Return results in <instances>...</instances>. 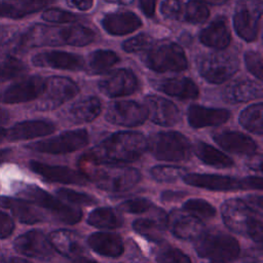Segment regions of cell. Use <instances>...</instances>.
<instances>
[{"label":"cell","instance_id":"obj_1","mask_svg":"<svg viewBox=\"0 0 263 263\" xmlns=\"http://www.w3.org/2000/svg\"><path fill=\"white\" fill-rule=\"evenodd\" d=\"M147 150V140L138 132H118L93 146L80 159L95 163L132 162Z\"/></svg>","mask_w":263,"mask_h":263},{"label":"cell","instance_id":"obj_2","mask_svg":"<svg viewBox=\"0 0 263 263\" xmlns=\"http://www.w3.org/2000/svg\"><path fill=\"white\" fill-rule=\"evenodd\" d=\"M95 38V33L79 25L57 27L47 25H34L25 32L18 42L17 48L26 49L39 46H84Z\"/></svg>","mask_w":263,"mask_h":263},{"label":"cell","instance_id":"obj_3","mask_svg":"<svg viewBox=\"0 0 263 263\" xmlns=\"http://www.w3.org/2000/svg\"><path fill=\"white\" fill-rule=\"evenodd\" d=\"M80 172L96 186L104 191L117 193L124 192L141 179V174L134 167L114 163H95L83 159L79 160Z\"/></svg>","mask_w":263,"mask_h":263},{"label":"cell","instance_id":"obj_4","mask_svg":"<svg viewBox=\"0 0 263 263\" xmlns=\"http://www.w3.org/2000/svg\"><path fill=\"white\" fill-rule=\"evenodd\" d=\"M225 225L233 232L249 236L261 243L263 240V223L261 216L254 212L243 200L230 198L221 205Z\"/></svg>","mask_w":263,"mask_h":263},{"label":"cell","instance_id":"obj_5","mask_svg":"<svg viewBox=\"0 0 263 263\" xmlns=\"http://www.w3.org/2000/svg\"><path fill=\"white\" fill-rule=\"evenodd\" d=\"M194 248L198 256L222 262L235 260L240 252L237 240L219 230H203L195 239Z\"/></svg>","mask_w":263,"mask_h":263},{"label":"cell","instance_id":"obj_6","mask_svg":"<svg viewBox=\"0 0 263 263\" xmlns=\"http://www.w3.org/2000/svg\"><path fill=\"white\" fill-rule=\"evenodd\" d=\"M147 149L157 159L164 161H186L190 158V141L178 132H159L147 140Z\"/></svg>","mask_w":263,"mask_h":263},{"label":"cell","instance_id":"obj_7","mask_svg":"<svg viewBox=\"0 0 263 263\" xmlns=\"http://www.w3.org/2000/svg\"><path fill=\"white\" fill-rule=\"evenodd\" d=\"M183 180L186 184L212 191L233 190H261L263 181L261 177H247L242 179L211 175V174H185Z\"/></svg>","mask_w":263,"mask_h":263},{"label":"cell","instance_id":"obj_8","mask_svg":"<svg viewBox=\"0 0 263 263\" xmlns=\"http://www.w3.org/2000/svg\"><path fill=\"white\" fill-rule=\"evenodd\" d=\"M20 195L34 204L46 209L64 223L75 224L81 220L82 213L78 208L63 202L62 199L55 198L35 185L23 186L20 190Z\"/></svg>","mask_w":263,"mask_h":263},{"label":"cell","instance_id":"obj_9","mask_svg":"<svg viewBox=\"0 0 263 263\" xmlns=\"http://www.w3.org/2000/svg\"><path fill=\"white\" fill-rule=\"evenodd\" d=\"M146 66L156 72H179L187 69L188 62L182 47L176 43H163L150 47L145 54Z\"/></svg>","mask_w":263,"mask_h":263},{"label":"cell","instance_id":"obj_10","mask_svg":"<svg viewBox=\"0 0 263 263\" xmlns=\"http://www.w3.org/2000/svg\"><path fill=\"white\" fill-rule=\"evenodd\" d=\"M79 91L77 84L68 77L51 76L44 80L43 91L36 108L40 111L53 110L73 99Z\"/></svg>","mask_w":263,"mask_h":263},{"label":"cell","instance_id":"obj_11","mask_svg":"<svg viewBox=\"0 0 263 263\" xmlns=\"http://www.w3.org/2000/svg\"><path fill=\"white\" fill-rule=\"evenodd\" d=\"M261 16V0H238L233 15V25L236 34L248 42L256 40L259 33Z\"/></svg>","mask_w":263,"mask_h":263},{"label":"cell","instance_id":"obj_12","mask_svg":"<svg viewBox=\"0 0 263 263\" xmlns=\"http://www.w3.org/2000/svg\"><path fill=\"white\" fill-rule=\"evenodd\" d=\"M238 69L237 59L227 52L205 54L198 64V71L210 83H222L230 79Z\"/></svg>","mask_w":263,"mask_h":263},{"label":"cell","instance_id":"obj_13","mask_svg":"<svg viewBox=\"0 0 263 263\" xmlns=\"http://www.w3.org/2000/svg\"><path fill=\"white\" fill-rule=\"evenodd\" d=\"M88 143V134L84 129L65 132L57 137L36 142L29 149L47 154H66L77 151Z\"/></svg>","mask_w":263,"mask_h":263},{"label":"cell","instance_id":"obj_14","mask_svg":"<svg viewBox=\"0 0 263 263\" xmlns=\"http://www.w3.org/2000/svg\"><path fill=\"white\" fill-rule=\"evenodd\" d=\"M98 85L101 92L107 97H124L137 90L138 79L130 70L117 69L106 73Z\"/></svg>","mask_w":263,"mask_h":263},{"label":"cell","instance_id":"obj_15","mask_svg":"<svg viewBox=\"0 0 263 263\" xmlns=\"http://www.w3.org/2000/svg\"><path fill=\"white\" fill-rule=\"evenodd\" d=\"M109 122L121 126H137L147 119L144 106L134 101H117L109 105L106 113Z\"/></svg>","mask_w":263,"mask_h":263},{"label":"cell","instance_id":"obj_16","mask_svg":"<svg viewBox=\"0 0 263 263\" xmlns=\"http://www.w3.org/2000/svg\"><path fill=\"white\" fill-rule=\"evenodd\" d=\"M43 87L44 79L41 76H30L2 89L0 91V102L5 104H17L33 101L40 97Z\"/></svg>","mask_w":263,"mask_h":263},{"label":"cell","instance_id":"obj_17","mask_svg":"<svg viewBox=\"0 0 263 263\" xmlns=\"http://www.w3.org/2000/svg\"><path fill=\"white\" fill-rule=\"evenodd\" d=\"M15 251L24 256L46 260L53 256L49 239L39 230H31L20 235L13 243Z\"/></svg>","mask_w":263,"mask_h":263},{"label":"cell","instance_id":"obj_18","mask_svg":"<svg viewBox=\"0 0 263 263\" xmlns=\"http://www.w3.org/2000/svg\"><path fill=\"white\" fill-rule=\"evenodd\" d=\"M145 109L147 117L159 125L172 126L180 121L181 114L177 106L171 101L158 97L147 96L145 98Z\"/></svg>","mask_w":263,"mask_h":263},{"label":"cell","instance_id":"obj_19","mask_svg":"<svg viewBox=\"0 0 263 263\" xmlns=\"http://www.w3.org/2000/svg\"><path fill=\"white\" fill-rule=\"evenodd\" d=\"M30 168L41 176L43 179L49 182L62 183V184H76L85 185L87 183L86 177L78 171L72 170L67 166L51 165L36 160H32L29 163Z\"/></svg>","mask_w":263,"mask_h":263},{"label":"cell","instance_id":"obj_20","mask_svg":"<svg viewBox=\"0 0 263 263\" xmlns=\"http://www.w3.org/2000/svg\"><path fill=\"white\" fill-rule=\"evenodd\" d=\"M166 226L181 239H196L204 230L200 219L180 210H174L167 216Z\"/></svg>","mask_w":263,"mask_h":263},{"label":"cell","instance_id":"obj_21","mask_svg":"<svg viewBox=\"0 0 263 263\" xmlns=\"http://www.w3.org/2000/svg\"><path fill=\"white\" fill-rule=\"evenodd\" d=\"M32 63L36 67L70 71H79L83 69L85 65L82 57L78 54L54 50L35 54L32 59Z\"/></svg>","mask_w":263,"mask_h":263},{"label":"cell","instance_id":"obj_22","mask_svg":"<svg viewBox=\"0 0 263 263\" xmlns=\"http://www.w3.org/2000/svg\"><path fill=\"white\" fill-rule=\"evenodd\" d=\"M150 216L136 220L133 223V228L146 239L157 242L163 238L167 216L161 209H150Z\"/></svg>","mask_w":263,"mask_h":263},{"label":"cell","instance_id":"obj_23","mask_svg":"<svg viewBox=\"0 0 263 263\" xmlns=\"http://www.w3.org/2000/svg\"><path fill=\"white\" fill-rule=\"evenodd\" d=\"M213 140L224 150L236 154L253 155L258 148L252 138L234 130L217 132L213 135Z\"/></svg>","mask_w":263,"mask_h":263},{"label":"cell","instance_id":"obj_24","mask_svg":"<svg viewBox=\"0 0 263 263\" xmlns=\"http://www.w3.org/2000/svg\"><path fill=\"white\" fill-rule=\"evenodd\" d=\"M230 115V112L226 109L209 108L198 105L190 106L187 111L188 123L194 128L221 125L229 119Z\"/></svg>","mask_w":263,"mask_h":263},{"label":"cell","instance_id":"obj_25","mask_svg":"<svg viewBox=\"0 0 263 263\" xmlns=\"http://www.w3.org/2000/svg\"><path fill=\"white\" fill-rule=\"evenodd\" d=\"M55 126L47 120H26L14 124L6 130V138L9 141H24L42 137L53 133Z\"/></svg>","mask_w":263,"mask_h":263},{"label":"cell","instance_id":"obj_26","mask_svg":"<svg viewBox=\"0 0 263 263\" xmlns=\"http://www.w3.org/2000/svg\"><path fill=\"white\" fill-rule=\"evenodd\" d=\"M102 26L111 35H125L141 27V20L130 11H118L106 14L102 18Z\"/></svg>","mask_w":263,"mask_h":263},{"label":"cell","instance_id":"obj_27","mask_svg":"<svg viewBox=\"0 0 263 263\" xmlns=\"http://www.w3.org/2000/svg\"><path fill=\"white\" fill-rule=\"evenodd\" d=\"M0 206L8 209L18 221L26 224H35L44 221V215L42 212L29 200L1 196Z\"/></svg>","mask_w":263,"mask_h":263},{"label":"cell","instance_id":"obj_28","mask_svg":"<svg viewBox=\"0 0 263 263\" xmlns=\"http://www.w3.org/2000/svg\"><path fill=\"white\" fill-rule=\"evenodd\" d=\"M53 250L58 251L61 255L76 259L83 253V247L77 234L71 230L59 229L52 231L48 237Z\"/></svg>","mask_w":263,"mask_h":263},{"label":"cell","instance_id":"obj_29","mask_svg":"<svg viewBox=\"0 0 263 263\" xmlns=\"http://www.w3.org/2000/svg\"><path fill=\"white\" fill-rule=\"evenodd\" d=\"M87 243L96 253L106 257H118L123 253L121 237L112 232H96L88 236Z\"/></svg>","mask_w":263,"mask_h":263},{"label":"cell","instance_id":"obj_30","mask_svg":"<svg viewBox=\"0 0 263 263\" xmlns=\"http://www.w3.org/2000/svg\"><path fill=\"white\" fill-rule=\"evenodd\" d=\"M199 39L202 44L209 47L217 49L227 47L230 43L231 35L225 18L219 17L211 23L200 32Z\"/></svg>","mask_w":263,"mask_h":263},{"label":"cell","instance_id":"obj_31","mask_svg":"<svg viewBox=\"0 0 263 263\" xmlns=\"http://www.w3.org/2000/svg\"><path fill=\"white\" fill-rule=\"evenodd\" d=\"M223 96L230 103H242L262 98L263 89L260 83L251 80H240L229 84L225 88Z\"/></svg>","mask_w":263,"mask_h":263},{"label":"cell","instance_id":"obj_32","mask_svg":"<svg viewBox=\"0 0 263 263\" xmlns=\"http://www.w3.org/2000/svg\"><path fill=\"white\" fill-rule=\"evenodd\" d=\"M158 88L172 97L182 100H193L198 97V87L193 80L186 77L170 78L161 81Z\"/></svg>","mask_w":263,"mask_h":263},{"label":"cell","instance_id":"obj_33","mask_svg":"<svg viewBox=\"0 0 263 263\" xmlns=\"http://www.w3.org/2000/svg\"><path fill=\"white\" fill-rule=\"evenodd\" d=\"M101 112V102L96 97H86L77 101L70 108V116L76 123L95 120Z\"/></svg>","mask_w":263,"mask_h":263},{"label":"cell","instance_id":"obj_34","mask_svg":"<svg viewBox=\"0 0 263 263\" xmlns=\"http://www.w3.org/2000/svg\"><path fill=\"white\" fill-rule=\"evenodd\" d=\"M194 153L195 155L205 164L219 167V168H225V167H230L233 165V160L226 155L225 153L221 152L220 150L216 149L215 147L198 142L194 146Z\"/></svg>","mask_w":263,"mask_h":263},{"label":"cell","instance_id":"obj_35","mask_svg":"<svg viewBox=\"0 0 263 263\" xmlns=\"http://www.w3.org/2000/svg\"><path fill=\"white\" fill-rule=\"evenodd\" d=\"M87 223L97 228L115 229L123 224V218L117 210L104 206L93 210L88 215Z\"/></svg>","mask_w":263,"mask_h":263},{"label":"cell","instance_id":"obj_36","mask_svg":"<svg viewBox=\"0 0 263 263\" xmlns=\"http://www.w3.org/2000/svg\"><path fill=\"white\" fill-rule=\"evenodd\" d=\"M118 62L117 54L108 49L92 51L86 62V70L90 74H103Z\"/></svg>","mask_w":263,"mask_h":263},{"label":"cell","instance_id":"obj_37","mask_svg":"<svg viewBox=\"0 0 263 263\" xmlns=\"http://www.w3.org/2000/svg\"><path fill=\"white\" fill-rule=\"evenodd\" d=\"M239 123L250 133L261 136L263 134V105L254 104L242 110Z\"/></svg>","mask_w":263,"mask_h":263},{"label":"cell","instance_id":"obj_38","mask_svg":"<svg viewBox=\"0 0 263 263\" xmlns=\"http://www.w3.org/2000/svg\"><path fill=\"white\" fill-rule=\"evenodd\" d=\"M26 71L27 67L21 60L11 55L0 58V83L15 78Z\"/></svg>","mask_w":263,"mask_h":263},{"label":"cell","instance_id":"obj_39","mask_svg":"<svg viewBox=\"0 0 263 263\" xmlns=\"http://www.w3.org/2000/svg\"><path fill=\"white\" fill-rule=\"evenodd\" d=\"M183 211L198 219H211L216 215L215 208L203 199L187 200L183 204Z\"/></svg>","mask_w":263,"mask_h":263},{"label":"cell","instance_id":"obj_40","mask_svg":"<svg viewBox=\"0 0 263 263\" xmlns=\"http://www.w3.org/2000/svg\"><path fill=\"white\" fill-rule=\"evenodd\" d=\"M154 180L160 183H171L185 175L184 167L177 165H156L150 171Z\"/></svg>","mask_w":263,"mask_h":263},{"label":"cell","instance_id":"obj_41","mask_svg":"<svg viewBox=\"0 0 263 263\" xmlns=\"http://www.w3.org/2000/svg\"><path fill=\"white\" fill-rule=\"evenodd\" d=\"M158 263H191L190 258L177 248L163 246L155 254Z\"/></svg>","mask_w":263,"mask_h":263},{"label":"cell","instance_id":"obj_42","mask_svg":"<svg viewBox=\"0 0 263 263\" xmlns=\"http://www.w3.org/2000/svg\"><path fill=\"white\" fill-rule=\"evenodd\" d=\"M210 11L205 4L199 0H190L186 4L185 18L192 24L203 23L209 17Z\"/></svg>","mask_w":263,"mask_h":263},{"label":"cell","instance_id":"obj_43","mask_svg":"<svg viewBox=\"0 0 263 263\" xmlns=\"http://www.w3.org/2000/svg\"><path fill=\"white\" fill-rule=\"evenodd\" d=\"M57 195L60 199L65 200L69 203L81 204V205H91L97 203V199L91 195H88L83 192H78L68 188H61L57 190Z\"/></svg>","mask_w":263,"mask_h":263},{"label":"cell","instance_id":"obj_44","mask_svg":"<svg viewBox=\"0 0 263 263\" xmlns=\"http://www.w3.org/2000/svg\"><path fill=\"white\" fill-rule=\"evenodd\" d=\"M152 38L149 35L142 33L127 39L122 44V47L126 52H140L148 50L152 46Z\"/></svg>","mask_w":263,"mask_h":263},{"label":"cell","instance_id":"obj_45","mask_svg":"<svg viewBox=\"0 0 263 263\" xmlns=\"http://www.w3.org/2000/svg\"><path fill=\"white\" fill-rule=\"evenodd\" d=\"M152 206L153 204L149 199L143 198V197H137V198H132L121 202L118 208L120 211L124 213L142 214L150 211Z\"/></svg>","mask_w":263,"mask_h":263},{"label":"cell","instance_id":"obj_46","mask_svg":"<svg viewBox=\"0 0 263 263\" xmlns=\"http://www.w3.org/2000/svg\"><path fill=\"white\" fill-rule=\"evenodd\" d=\"M42 18L48 23L66 24L76 21V15L59 8H48L42 13Z\"/></svg>","mask_w":263,"mask_h":263},{"label":"cell","instance_id":"obj_47","mask_svg":"<svg viewBox=\"0 0 263 263\" xmlns=\"http://www.w3.org/2000/svg\"><path fill=\"white\" fill-rule=\"evenodd\" d=\"M245 63L247 69L259 80L263 79L262 75V55L258 51L249 50L245 53Z\"/></svg>","mask_w":263,"mask_h":263},{"label":"cell","instance_id":"obj_48","mask_svg":"<svg viewBox=\"0 0 263 263\" xmlns=\"http://www.w3.org/2000/svg\"><path fill=\"white\" fill-rule=\"evenodd\" d=\"M162 15L170 20H176L181 12V4L179 0H163L160 5Z\"/></svg>","mask_w":263,"mask_h":263},{"label":"cell","instance_id":"obj_49","mask_svg":"<svg viewBox=\"0 0 263 263\" xmlns=\"http://www.w3.org/2000/svg\"><path fill=\"white\" fill-rule=\"evenodd\" d=\"M17 35V28L11 25H0V46L11 42Z\"/></svg>","mask_w":263,"mask_h":263},{"label":"cell","instance_id":"obj_50","mask_svg":"<svg viewBox=\"0 0 263 263\" xmlns=\"http://www.w3.org/2000/svg\"><path fill=\"white\" fill-rule=\"evenodd\" d=\"M13 222L9 216L0 212V238H5L13 231Z\"/></svg>","mask_w":263,"mask_h":263},{"label":"cell","instance_id":"obj_51","mask_svg":"<svg viewBox=\"0 0 263 263\" xmlns=\"http://www.w3.org/2000/svg\"><path fill=\"white\" fill-rule=\"evenodd\" d=\"M242 263H262V250L252 248L242 256Z\"/></svg>","mask_w":263,"mask_h":263},{"label":"cell","instance_id":"obj_52","mask_svg":"<svg viewBox=\"0 0 263 263\" xmlns=\"http://www.w3.org/2000/svg\"><path fill=\"white\" fill-rule=\"evenodd\" d=\"M254 212L262 216L263 214V200L260 195H249L243 200Z\"/></svg>","mask_w":263,"mask_h":263},{"label":"cell","instance_id":"obj_53","mask_svg":"<svg viewBox=\"0 0 263 263\" xmlns=\"http://www.w3.org/2000/svg\"><path fill=\"white\" fill-rule=\"evenodd\" d=\"M66 1L70 7H73L75 9L82 10V11L90 9L93 3V0H66Z\"/></svg>","mask_w":263,"mask_h":263},{"label":"cell","instance_id":"obj_54","mask_svg":"<svg viewBox=\"0 0 263 263\" xmlns=\"http://www.w3.org/2000/svg\"><path fill=\"white\" fill-rule=\"evenodd\" d=\"M157 0H140V5L142 8V11L147 16H153L155 12V5Z\"/></svg>","mask_w":263,"mask_h":263},{"label":"cell","instance_id":"obj_55","mask_svg":"<svg viewBox=\"0 0 263 263\" xmlns=\"http://www.w3.org/2000/svg\"><path fill=\"white\" fill-rule=\"evenodd\" d=\"M251 159L249 160L248 162V166L251 168V170H254V171H258V172H261L262 171V155L261 154H253L251 155Z\"/></svg>","mask_w":263,"mask_h":263},{"label":"cell","instance_id":"obj_56","mask_svg":"<svg viewBox=\"0 0 263 263\" xmlns=\"http://www.w3.org/2000/svg\"><path fill=\"white\" fill-rule=\"evenodd\" d=\"M185 192H176V191H165L161 195V199L164 201H172L176 198H181L185 195Z\"/></svg>","mask_w":263,"mask_h":263},{"label":"cell","instance_id":"obj_57","mask_svg":"<svg viewBox=\"0 0 263 263\" xmlns=\"http://www.w3.org/2000/svg\"><path fill=\"white\" fill-rule=\"evenodd\" d=\"M0 263H30L29 261L21 258H10V257H1Z\"/></svg>","mask_w":263,"mask_h":263},{"label":"cell","instance_id":"obj_58","mask_svg":"<svg viewBox=\"0 0 263 263\" xmlns=\"http://www.w3.org/2000/svg\"><path fill=\"white\" fill-rule=\"evenodd\" d=\"M9 155H10V150H8V149L0 150V164L3 163L4 161H6L9 157Z\"/></svg>","mask_w":263,"mask_h":263},{"label":"cell","instance_id":"obj_59","mask_svg":"<svg viewBox=\"0 0 263 263\" xmlns=\"http://www.w3.org/2000/svg\"><path fill=\"white\" fill-rule=\"evenodd\" d=\"M8 118H9V115H8L7 111L2 109V108H0V125H2L5 122H7Z\"/></svg>","mask_w":263,"mask_h":263},{"label":"cell","instance_id":"obj_60","mask_svg":"<svg viewBox=\"0 0 263 263\" xmlns=\"http://www.w3.org/2000/svg\"><path fill=\"white\" fill-rule=\"evenodd\" d=\"M205 4H211V5H222L226 3L228 0H199Z\"/></svg>","mask_w":263,"mask_h":263},{"label":"cell","instance_id":"obj_61","mask_svg":"<svg viewBox=\"0 0 263 263\" xmlns=\"http://www.w3.org/2000/svg\"><path fill=\"white\" fill-rule=\"evenodd\" d=\"M109 3H114V4H120V5H129L133 3L134 0H105Z\"/></svg>","mask_w":263,"mask_h":263},{"label":"cell","instance_id":"obj_62","mask_svg":"<svg viewBox=\"0 0 263 263\" xmlns=\"http://www.w3.org/2000/svg\"><path fill=\"white\" fill-rule=\"evenodd\" d=\"M74 260V263H98L93 260H90V259H87V258H84V257H78L76 259H73Z\"/></svg>","mask_w":263,"mask_h":263},{"label":"cell","instance_id":"obj_63","mask_svg":"<svg viewBox=\"0 0 263 263\" xmlns=\"http://www.w3.org/2000/svg\"><path fill=\"white\" fill-rule=\"evenodd\" d=\"M4 138H6V129L0 127V142H1Z\"/></svg>","mask_w":263,"mask_h":263},{"label":"cell","instance_id":"obj_64","mask_svg":"<svg viewBox=\"0 0 263 263\" xmlns=\"http://www.w3.org/2000/svg\"><path fill=\"white\" fill-rule=\"evenodd\" d=\"M210 263H225V262H222V261H212Z\"/></svg>","mask_w":263,"mask_h":263}]
</instances>
